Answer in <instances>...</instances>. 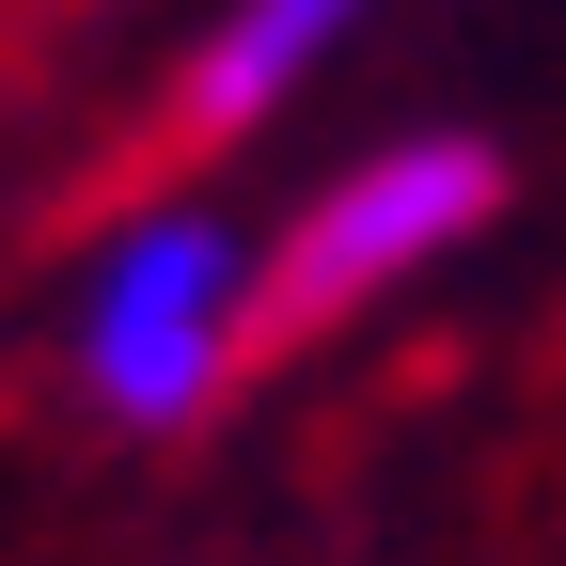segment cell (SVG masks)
Returning a JSON list of instances; mask_svg holds the SVG:
<instances>
[{"instance_id":"obj_1","label":"cell","mask_w":566,"mask_h":566,"mask_svg":"<svg viewBox=\"0 0 566 566\" xmlns=\"http://www.w3.org/2000/svg\"><path fill=\"white\" fill-rule=\"evenodd\" d=\"M252 363V237L221 205H126L80 268V409L126 424V441H189L205 409Z\"/></svg>"},{"instance_id":"obj_2","label":"cell","mask_w":566,"mask_h":566,"mask_svg":"<svg viewBox=\"0 0 566 566\" xmlns=\"http://www.w3.org/2000/svg\"><path fill=\"white\" fill-rule=\"evenodd\" d=\"M488 205H504V158H488L472 126L441 142H378V158H346L300 221L252 252V346H300V331H346L363 300L424 283L457 237H488Z\"/></svg>"},{"instance_id":"obj_3","label":"cell","mask_w":566,"mask_h":566,"mask_svg":"<svg viewBox=\"0 0 566 566\" xmlns=\"http://www.w3.org/2000/svg\"><path fill=\"white\" fill-rule=\"evenodd\" d=\"M363 17H378V0H221V17L189 32V63H174L158 126H174V142H252L315 63L363 48Z\"/></svg>"}]
</instances>
